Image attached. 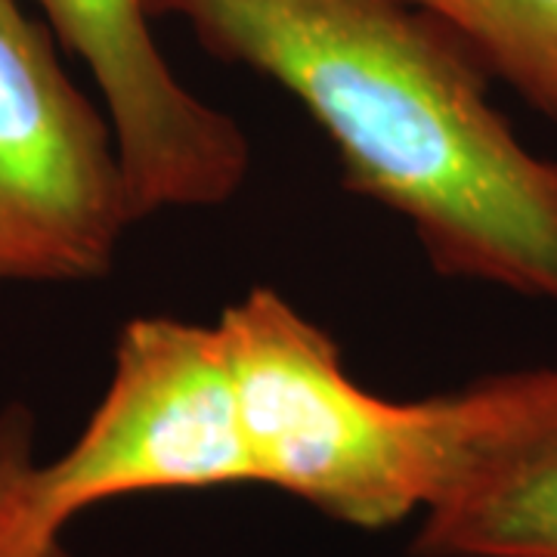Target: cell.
Masks as SVG:
<instances>
[{
	"instance_id": "cell-1",
	"label": "cell",
	"mask_w": 557,
	"mask_h": 557,
	"mask_svg": "<svg viewBox=\"0 0 557 557\" xmlns=\"http://www.w3.org/2000/svg\"><path fill=\"white\" fill-rule=\"evenodd\" d=\"M304 106L350 193L406 220L440 276L557 304V159L416 0H146Z\"/></svg>"
},
{
	"instance_id": "cell-2",
	"label": "cell",
	"mask_w": 557,
	"mask_h": 557,
	"mask_svg": "<svg viewBox=\"0 0 557 557\" xmlns=\"http://www.w3.org/2000/svg\"><path fill=\"white\" fill-rule=\"evenodd\" d=\"M258 486L325 518L384 530L418 518L446 468L456 399H387L344 366L338 341L260 285L218 319Z\"/></svg>"
},
{
	"instance_id": "cell-3",
	"label": "cell",
	"mask_w": 557,
	"mask_h": 557,
	"mask_svg": "<svg viewBox=\"0 0 557 557\" xmlns=\"http://www.w3.org/2000/svg\"><path fill=\"white\" fill-rule=\"evenodd\" d=\"M223 486H258V468L220 329L131 319L94 416L60 458L40 465L47 515L69 527L109 498Z\"/></svg>"
},
{
	"instance_id": "cell-4",
	"label": "cell",
	"mask_w": 557,
	"mask_h": 557,
	"mask_svg": "<svg viewBox=\"0 0 557 557\" xmlns=\"http://www.w3.org/2000/svg\"><path fill=\"white\" fill-rule=\"evenodd\" d=\"M137 223L112 121L50 28L0 0V285L90 282Z\"/></svg>"
},
{
	"instance_id": "cell-5",
	"label": "cell",
	"mask_w": 557,
	"mask_h": 557,
	"mask_svg": "<svg viewBox=\"0 0 557 557\" xmlns=\"http://www.w3.org/2000/svg\"><path fill=\"white\" fill-rule=\"evenodd\" d=\"M32 3L94 75L137 220L218 208L239 193L251 171L248 137L174 75L152 38L146 0Z\"/></svg>"
},
{
	"instance_id": "cell-6",
	"label": "cell",
	"mask_w": 557,
	"mask_h": 557,
	"mask_svg": "<svg viewBox=\"0 0 557 557\" xmlns=\"http://www.w3.org/2000/svg\"><path fill=\"white\" fill-rule=\"evenodd\" d=\"M446 468L418 515V557H557V362L453 391Z\"/></svg>"
},
{
	"instance_id": "cell-7",
	"label": "cell",
	"mask_w": 557,
	"mask_h": 557,
	"mask_svg": "<svg viewBox=\"0 0 557 557\" xmlns=\"http://www.w3.org/2000/svg\"><path fill=\"white\" fill-rule=\"evenodd\" d=\"M493 81L557 124V0H416Z\"/></svg>"
},
{
	"instance_id": "cell-8",
	"label": "cell",
	"mask_w": 557,
	"mask_h": 557,
	"mask_svg": "<svg viewBox=\"0 0 557 557\" xmlns=\"http://www.w3.org/2000/svg\"><path fill=\"white\" fill-rule=\"evenodd\" d=\"M35 424L22 406H0V557H69L57 520L40 502Z\"/></svg>"
}]
</instances>
